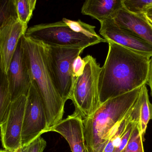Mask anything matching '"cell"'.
I'll return each mask as SVG.
<instances>
[{
    "instance_id": "6da1fadb",
    "label": "cell",
    "mask_w": 152,
    "mask_h": 152,
    "mask_svg": "<svg viewBox=\"0 0 152 152\" xmlns=\"http://www.w3.org/2000/svg\"><path fill=\"white\" fill-rule=\"evenodd\" d=\"M109 51L99 75L101 104L147 84L151 57L108 40Z\"/></svg>"
},
{
    "instance_id": "7a4b0ae2",
    "label": "cell",
    "mask_w": 152,
    "mask_h": 152,
    "mask_svg": "<svg viewBox=\"0 0 152 152\" xmlns=\"http://www.w3.org/2000/svg\"><path fill=\"white\" fill-rule=\"evenodd\" d=\"M21 40L31 80L36 85L45 107L48 129L62 120L66 103L57 90L50 70L46 45L25 35Z\"/></svg>"
},
{
    "instance_id": "3957f363",
    "label": "cell",
    "mask_w": 152,
    "mask_h": 152,
    "mask_svg": "<svg viewBox=\"0 0 152 152\" xmlns=\"http://www.w3.org/2000/svg\"><path fill=\"white\" fill-rule=\"evenodd\" d=\"M142 87L107 100L91 116L83 119L88 152H103L115 127L131 111Z\"/></svg>"
},
{
    "instance_id": "277c9868",
    "label": "cell",
    "mask_w": 152,
    "mask_h": 152,
    "mask_svg": "<svg viewBox=\"0 0 152 152\" xmlns=\"http://www.w3.org/2000/svg\"><path fill=\"white\" fill-rule=\"evenodd\" d=\"M83 59L85 69L82 75L74 82L70 100L75 105V112L85 119L94 113L102 104L98 91L102 68L92 55H87Z\"/></svg>"
},
{
    "instance_id": "5b68a950",
    "label": "cell",
    "mask_w": 152,
    "mask_h": 152,
    "mask_svg": "<svg viewBox=\"0 0 152 152\" xmlns=\"http://www.w3.org/2000/svg\"><path fill=\"white\" fill-rule=\"evenodd\" d=\"M24 35L50 46L85 49L100 43H107L105 39H94L76 33L62 21L35 25L28 28Z\"/></svg>"
},
{
    "instance_id": "8992f818",
    "label": "cell",
    "mask_w": 152,
    "mask_h": 152,
    "mask_svg": "<svg viewBox=\"0 0 152 152\" xmlns=\"http://www.w3.org/2000/svg\"><path fill=\"white\" fill-rule=\"evenodd\" d=\"M46 47L47 62L55 86L61 97L66 103L67 100H70L74 84L73 62L85 49L46 45Z\"/></svg>"
},
{
    "instance_id": "52a82bcc",
    "label": "cell",
    "mask_w": 152,
    "mask_h": 152,
    "mask_svg": "<svg viewBox=\"0 0 152 152\" xmlns=\"http://www.w3.org/2000/svg\"><path fill=\"white\" fill-rule=\"evenodd\" d=\"M47 129L45 107L36 85L32 81L26 96L21 131V146L41 136Z\"/></svg>"
},
{
    "instance_id": "ba28073f",
    "label": "cell",
    "mask_w": 152,
    "mask_h": 152,
    "mask_svg": "<svg viewBox=\"0 0 152 152\" xmlns=\"http://www.w3.org/2000/svg\"><path fill=\"white\" fill-rule=\"evenodd\" d=\"M26 102V95L20 96L12 102L7 120L0 128L3 147L11 152L21 146V131Z\"/></svg>"
},
{
    "instance_id": "9c48e42d",
    "label": "cell",
    "mask_w": 152,
    "mask_h": 152,
    "mask_svg": "<svg viewBox=\"0 0 152 152\" xmlns=\"http://www.w3.org/2000/svg\"><path fill=\"white\" fill-rule=\"evenodd\" d=\"M21 38L6 74L12 102L22 95L27 96L32 82Z\"/></svg>"
},
{
    "instance_id": "30bf717a",
    "label": "cell",
    "mask_w": 152,
    "mask_h": 152,
    "mask_svg": "<svg viewBox=\"0 0 152 152\" xmlns=\"http://www.w3.org/2000/svg\"><path fill=\"white\" fill-rule=\"evenodd\" d=\"M99 33L106 41L110 40L144 55L152 57V46L132 32L119 26L113 19L100 22Z\"/></svg>"
},
{
    "instance_id": "8fae6325",
    "label": "cell",
    "mask_w": 152,
    "mask_h": 152,
    "mask_svg": "<svg viewBox=\"0 0 152 152\" xmlns=\"http://www.w3.org/2000/svg\"><path fill=\"white\" fill-rule=\"evenodd\" d=\"M49 132L61 135L68 143L72 152H88L84 135L83 119L77 113L74 112L47 129L45 133Z\"/></svg>"
},
{
    "instance_id": "7c38bea8",
    "label": "cell",
    "mask_w": 152,
    "mask_h": 152,
    "mask_svg": "<svg viewBox=\"0 0 152 152\" xmlns=\"http://www.w3.org/2000/svg\"><path fill=\"white\" fill-rule=\"evenodd\" d=\"M112 19L119 26L132 32L152 46V24L145 14L132 13L123 6Z\"/></svg>"
},
{
    "instance_id": "4fadbf2b",
    "label": "cell",
    "mask_w": 152,
    "mask_h": 152,
    "mask_svg": "<svg viewBox=\"0 0 152 152\" xmlns=\"http://www.w3.org/2000/svg\"><path fill=\"white\" fill-rule=\"evenodd\" d=\"M27 29V26L21 24L18 19L15 20L0 37V63L2 70L6 74L19 42Z\"/></svg>"
},
{
    "instance_id": "5bb4252c",
    "label": "cell",
    "mask_w": 152,
    "mask_h": 152,
    "mask_svg": "<svg viewBox=\"0 0 152 152\" xmlns=\"http://www.w3.org/2000/svg\"><path fill=\"white\" fill-rule=\"evenodd\" d=\"M122 7V0H88L83 4L81 12L100 22L112 19L114 14Z\"/></svg>"
},
{
    "instance_id": "9a60e30c",
    "label": "cell",
    "mask_w": 152,
    "mask_h": 152,
    "mask_svg": "<svg viewBox=\"0 0 152 152\" xmlns=\"http://www.w3.org/2000/svg\"><path fill=\"white\" fill-rule=\"evenodd\" d=\"M146 85L142 87L136 101L137 124L140 135L143 139L148 123L152 120V103L149 99Z\"/></svg>"
},
{
    "instance_id": "2e32d148",
    "label": "cell",
    "mask_w": 152,
    "mask_h": 152,
    "mask_svg": "<svg viewBox=\"0 0 152 152\" xmlns=\"http://www.w3.org/2000/svg\"><path fill=\"white\" fill-rule=\"evenodd\" d=\"M136 118L137 107L136 101L129 113L113 129L103 152H113L118 147L122 137L130 123Z\"/></svg>"
},
{
    "instance_id": "e0dca14e",
    "label": "cell",
    "mask_w": 152,
    "mask_h": 152,
    "mask_svg": "<svg viewBox=\"0 0 152 152\" xmlns=\"http://www.w3.org/2000/svg\"><path fill=\"white\" fill-rule=\"evenodd\" d=\"M11 103L7 76L2 70L0 63V128L7 120Z\"/></svg>"
},
{
    "instance_id": "ac0fdd59",
    "label": "cell",
    "mask_w": 152,
    "mask_h": 152,
    "mask_svg": "<svg viewBox=\"0 0 152 152\" xmlns=\"http://www.w3.org/2000/svg\"><path fill=\"white\" fill-rule=\"evenodd\" d=\"M18 19L13 0H0V37L6 28Z\"/></svg>"
},
{
    "instance_id": "d6986e66",
    "label": "cell",
    "mask_w": 152,
    "mask_h": 152,
    "mask_svg": "<svg viewBox=\"0 0 152 152\" xmlns=\"http://www.w3.org/2000/svg\"><path fill=\"white\" fill-rule=\"evenodd\" d=\"M18 19L27 26L36 5V0H13Z\"/></svg>"
},
{
    "instance_id": "ffe728a7",
    "label": "cell",
    "mask_w": 152,
    "mask_h": 152,
    "mask_svg": "<svg viewBox=\"0 0 152 152\" xmlns=\"http://www.w3.org/2000/svg\"><path fill=\"white\" fill-rule=\"evenodd\" d=\"M62 21L65 22L73 31L82 34L88 37L98 40H104V38L98 35L95 30V26L87 24L80 20L77 21L71 20L66 18H63Z\"/></svg>"
},
{
    "instance_id": "44dd1931",
    "label": "cell",
    "mask_w": 152,
    "mask_h": 152,
    "mask_svg": "<svg viewBox=\"0 0 152 152\" xmlns=\"http://www.w3.org/2000/svg\"><path fill=\"white\" fill-rule=\"evenodd\" d=\"M123 7L135 14H145L152 7V0H122Z\"/></svg>"
},
{
    "instance_id": "7402d4cb",
    "label": "cell",
    "mask_w": 152,
    "mask_h": 152,
    "mask_svg": "<svg viewBox=\"0 0 152 152\" xmlns=\"http://www.w3.org/2000/svg\"><path fill=\"white\" fill-rule=\"evenodd\" d=\"M143 139L137 128V124L134 128L128 142L122 152H144Z\"/></svg>"
},
{
    "instance_id": "603a6c76",
    "label": "cell",
    "mask_w": 152,
    "mask_h": 152,
    "mask_svg": "<svg viewBox=\"0 0 152 152\" xmlns=\"http://www.w3.org/2000/svg\"><path fill=\"white\" fill-rule=\"evenodd\" d=\"M46 145V141L40 136L28 144L21 146L20 152H43Z\"/></svg>"
},
{
    "instance_id": "cb8c5ba5",
    "label": "cell",
    "mask_w": 152,
    "mask_h": 152,
    "mask_svg": "<svg viewBox=\"0 0 152 152\" xmlns=\"http://www.w3.org/2000/svg\"><path fill=\"white\" fill-rule=\"evenodd\" d=\"M85 65V61L83 59H81L80 56H77L74 61L72 65V76L74 82L76 79L83 74Z\"/></svg>"
},
{
    "instance_id": "d4e9b609",
    "label": "cell",
    "mask_w": 152,
    "mask_h": 152,
    "mask_svg": "<svg viewBox=\"0 0 152 152\" xmlns=\"http://www.w3.org/2000/svg\"><path fill=\"white\" fill-rule=\"evenodd\" d=\"M147 84L150 86L151 88V95L152 97V57L151 58L150 74H149V80H148Z\"/></svg>"
},
{
    "instance_id": "484cf974",
    "label": "cell",
    "mask_w": 152,
    "mask_h": 152,
    "mask_svg": "<svg viewBox=\"0 0 152 152\" xmlns=\"http://www.w3.org/2000/svg\"><path fill=\"white\" fill-rule=\"evenodd\" d=\"M145 16L152 24V7L149 9L145 13Z\"/></svg>"
},
{
    "instance_id": "4316f807",
    "label": "cell",
    "mask_w": 152,
    "mask_h": 152,
    "mask_svg": "<svg viewBox=\"0 0 152 152\" xmlns=\"http://www.w3.org/2000/svg\"><path fill=\"white\" fill-rule=\"evenodd\" d=\"M0 152H11L10 151H7V150H1V149H0Z\"/></svg>"
},
{
    "instance_id": "83f0119b",
    "label": "cell",
    "mask_w": 152,
    "mask_h": 152,
    "mask_svg": "<svg viewBox=\"0 0 152 152\" xmlns=\"http://www.w3.org/2000/svg\"><path fill=\"white\" fill-rule=\"evenodd\" d=\"M13 152H20V148H19L18 150H16V151Z\"/></svg>"
}]
</instances>
